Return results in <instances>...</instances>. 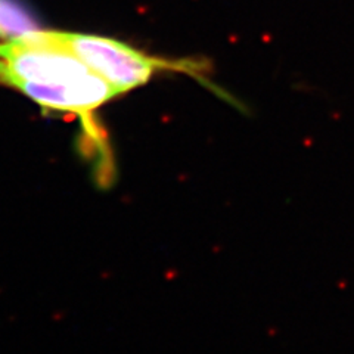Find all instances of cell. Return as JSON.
Here are the masks:
<instances>
[{"label": "cell", "mask_w": 354, "mask_h": 354, "mask_svg": "<svg viewBox=\"0 0 354 354\" xmlns=\"http://www.w3.org/2000/svg\"><path fill=\"white\" fill-rule=\"evenodd\" d=\"M30 36L46 46L74 55L105 79L120 95L147 84L157 70L171 66L109 37L43 30L32 31Z\"/></svg>", "instance_id": "obj_2"}, {"label": "cell", "mask_w": 354, "mask_h": 354, "mask_svg": "<svg viewBox=\"0 0 354 354\" xmlns=\"http://www.w3.org/2000/svg\"><path fill=\"white\" fill-rule=\"evenodd\" d=\"M0 84L46 109L79 115L84 123L120 96L74 55L41 44L30 35L0 43Z\"/></svg>", "instance_id": "obj_1"}, {"label": "cell", "mask_w": 354, "mask_h": 354, "mask_svg": "<svg viewBox=\"0 0 354 354\" xmlns=\"http://www.w3.org/2000/svg\"><path fill=\"white\" fill-rule=\"evenodd\" d=\"M37 30L36 19L18 0H0V39L12 40Z\"/></svg>", "instance_id": "obj_3"}]
</instances>
